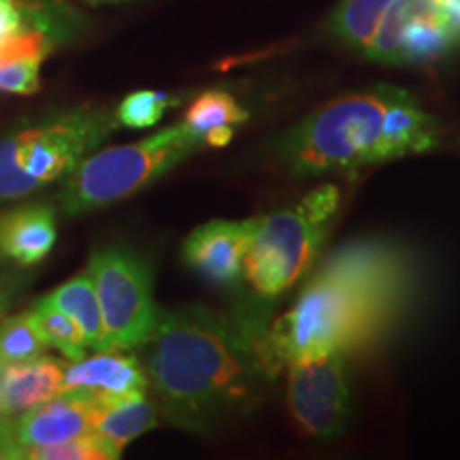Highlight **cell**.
<instances>
[{"instance_id": "1", "label": "cell", "mask_w": 460, "mask_h": 460, "mask_svg": "<svg viewBox=\"0 0 460 460\" xmlns=\"http://www.w3.org/2000/svg\"><path fill=\"white\" fill-rule=\"evenodd\" d=\"M420 275L411 252L356 239L322 261L296 303L258 335L269 376L315 354L376 348L411 312Z\"/></svg>"}, {"instance_id": "2", "label": "cell", "mask_w": 460, "mask_h": 460, "mask_svg": "<svg viewBox=\"0 0 460 460\" xmlns=\"http://www.w3.org/2000/svg\"><path fill=\"white\" fill-rule=\"evenodd\" d=\"M261 326L205 305L160 309L146 349L158 410L172 427L209 435L262 401L271 379L258 349Z\"/></svg>"}, {"instance_id": "3", "label": "cell", "mask_w": 460, "mask_h": 460, "mask_svg": "<svg viewBox=\"0 0 460 460\" xmlns=\"http://www.w3.org/2000/svg\"><path fill=\"white\" fill-rule=\"evenodd\" d=\"M393 85L339 96L279 135L273 163L295 180L388 163L386 109Z\"/></svg>"}, {"instance_id": "4", "label": "cell", "mask_w": 460, "mask_h": 460, "mask_svg": "<svg viewBox=\"0 0 460 460\" xmlns=\"http://www.w3.org/2000/svg\"><path fill=\"white\" fill-rule=\"evenodd\" d=\"M203 146L197 132L181 122L143 141L92 152L60 180L58 209L65 216H82L128 199Z\"/></svg>"}, {"instance_id": "5", "label": "cell", "mask_w": 460, "mask_h": 460, "mask_svg": "<svg viewBox=\"0 0 460 460\" xmlns=\"http://www.w3.org/2000/svg\"><path fill=\"white\" fill-rule=\"evenodd\" d=\"M339 188L322 183L295 205L258 217L243 271L258 296L271 301L286 295L312 269L339 211Z\"/></svg>"}, {"instance_id": "6", "label": "cell", "mask_w": 460, "mask_h": 460, "mask_svg": "<svg viewBox=\"0 0 460 460\" xmlns=\"http://www.w3.org/2000/svg\"><path fill=\"white\" fill-rule=\"evenodd\" d=\"M118 128L105 107L82 105L15 124L0 135V156L15 164L34 192L65 180Z\"/></svg>"}, {"instance_id": "7", "label": "cell", "mask_w": 460, "mask_h": 460, "mask_svg": "<svg viewBox=\"0 0 460 460\" xmlns=\"http://www.w3.org/2000/svg\"><path fill=\"white\" fill-rule=\"evenodd\" d=\"M88 271L99 296L109 349H141L160 315L149 264L124 245L92 252Z\"/></svg>"}, {"instance_id": "8", "label": "cell", "mask_w": 460, "mask_h": 460, "mask_svg": "<svg viewBox=\"0 0 460 460\" xmlns=\"http://www.w3.org/2000/svg\"><path fill=\"white\" fill-rule=\"evenodd\" d=\"M288 407L305 433L335 439L349 418V384L345 354L326 352L288 367Z\"/></svg>"}, {"instance_id": "9", "label": "cell", "mask_w": 460, "mask_h": 460, "mask_svg": "<svg viewBox=\"0 0 460 460\" xmlns=\"http://www.w3.org/2000/svg\"><path fill=\"white\" fill-rule=\"evenodd\" d=\"M258 217L211 220L200 224L181 245L183 262L216 286H234L243 278L245 258L254 239Z\"/></svg>"}, {"instance_id": "10", "label": "cell", "mask_w": 460, "mask_h": 460, "mask_svg": "<svg viewBox=\"0 0 460 460\" xmlns=\"http://www.w3.org/2000/svg\"><path fill=\"white\" fill-rule=\"evenodd\" d=\"M105 401V396L90 390H62L60 394L13 418L17 439L24 450H31V447L54 446L73 437L94 433L96 416Z\"/></svg>"}, {"instance_id": "11", "label": "cell", "mask_w": 460, "mask_h": 460, "mask_svg": "<svg viewBox=\"0 0 460 460\" xmlns=\"http://www.w3.org/2000/svg\"><path fill=\"white\" fill-rule=\"evenodd\" d=\"M149 377L137 356L124 349H102L65 367V390L82 388L105 399L146 393Z\"/></svg>"}, {"instance_id": "12", "label": "cell", "mask_w": 460, "mask_h": 460, "mask_svg": "<svg viewBox=\"0 0 460 460\" xmlns=\"http://www.w3.org/2000/svg\"><path fill=\"white\" fill-rule=\"evenodd\" d=\"M56 237V207L49 203H28L0 214V247L9 262L24 269L43 262Z\"/></svg>"}, {"instance_id": "13", "label": "cell", "mask_w": 460, "mask_h": 460, "mask_svg": "<svg viewBox=\"0 0 460 460\" xmlns=\"http://www.w3.org/2000/svg\"><path fill=\"white\" fill-rule=\"evenodd\" d=\"M65 360L37 356L0 367V413L15 418L65 390Z\"/></svg>"}, {"instance_id": "14", "label": "cell", "mask_w": 460, "mask_h": 460, "mask_svg": "<svg viewBox=\"0 0 460 460\" xmlns=\"http://www.w3.org/2000/svg\"><path fill=\"white\" fill-rule=\"evenodd\" d=\"M51 51V34L43 24L26 22L0 41V92L34 94L41 85V65Z\"/></svg>"}, {"instance_id": "15", "label": "cell", "mask_w": 460, "mask_h": 460, "mask_svg": "<svg viewBox=\"0 0 460 460\" xmlns=\"http://www.w3.org/2000/svg\"><path fill=\"white\" fill-rule=\"evenodd\" d=\"M158 405L146 393L107 399L96 416L94 433L107 439L118 452H124L137 437L158 427Z\"/></svg>"}, {"instance_id": "16", "label": "cell", "mask_w": 460, "mask_h": 460, "mask_svg": "<svg viewBox=\"0 0 460 460\" xmlns=\"http://www.w3.org/2000/svg\"><path fill=\"white\" fill-rule=\"evenodd\" d=\"M43 298L77 322L88 348L94 349V352L109 349L99 296H96L94 281H92L88 269L65 281V284L54 288V290H51L49 295H45Z\"/></svg>"}, {"instance_id": "17", "label": "cell", "mask_w": 460, "mask_h": 460, "mask_svg": "<svg viewBox=\"0 0 460 460\" xmlns=\"http://www.w3.org/2000/svg\"><path fill=\"white\" fill-rule=\"evenodd\" d=\"M26 314L32 329L43 339V343L48 348L58 349L66 360H82L88 352V343H85V337L77 322L45 301L43 296L37 303H32V307Z\"/></svg>"}, {"instance_id": "18", "label": "cell", "mask_w": 460, "mask_h": 460, "mask_svg": "<svg viewBox=\"0 0 460 460\" xmlns=\"http://www.w3.org/2000/svg\"><path fill=\"white\" fill-rule=\"evenodd\" d=\"M439 13L435 0H393L386 13H384L379 28L373 37L369 48L365 49L367 58L377 62H390L399 65L401 39L407 24L420 15Z\"/></svg>"}, {"instance_id": "19", "label": "cell", "mask_w": 460, "mask_h": 460, "mask_svg": "<svg viewBox=\"0 0 460 460\" xmlns=\"http://www.w3.org/2000/svg\"><path fill=\"white\" fill-rule=\"evenodd\" d=\"M390 4L393 0H343L331 17V32L352 48L365 51Z\"/></svg>"}, {"instance_id": "20", "label": "cell", "mask_w": 460, "mask_h": 460, "mask_svg": "<svg viewBox=\"0 0 460 460\" xmlns=\"http://www.w3.org/2000/svg\"><path fill=\"white\" fill-rule=\"evenodd\" d=\"M456 39L447 31L439 13L420 15L407 24L401 39L399 65L401 62H429L441 58L452 49Z\"/></svg>"}, {"instance_id": "21", "label": "cell", "mask_w": 460, "mask_h": 460, "mask_svg": "<svg viewBox=\"0 0 460 460\" xmlns=\"http://www.w3.org/2000/svg\"><path fill=\"white\" fill-rule=\"evenodd\" d=\"M247 119V111L239 105L228 92L224 90H209L197 96L192 105L188 107L183 115V124L190 130H194L203 139L211 128L217 126H237Z\"/></svg>"}, {"instance_id": "22", "label": "cell", "mask_w": 460, "mask_h": 460, "mask_svg": "<svg viewBox=\"0 0 460 460\" xmlns=\"http://www.w3.org/2000/svg\"><path fill=\"white\" fill-rule=\"evenodd\" d=\"M48 345L32 329L28 314L4 315L0 320V365H13V362L32 360L43 356Z\"/></svg>"}, {"instance_id": "23", "label": "cell", "mask_w": 460, "mask_h": 460, "mask_svg": "<svg viewBox=\"0 0 460 460\" xmlns=\"http://www.w3.org/2000/svg\"><path fill=\"white\" fill-rule=\"evenodd\" d=\"M180 105V99L158 90H139L132 92L115 109V122L124 128H152L171 107Z\"/></svg>"}, {"instance_id": "24", "label": "cell", "mask_w": 460, "mask_h": 460, "mask_svg": "<svg viewBox=\"0 0 460 460\" xmlns=\"http://www.w3.org/2000/svg\"><path fill=\"white\" fill-rule=\"evenodd\" d=\"M119 456L122 452L115 450L107 439L96 433L26 450V458L31 460H118Z\"/></svg>"}, {"instance_id": "25", "label": "cell", "mask_w": 460, "mask_h": 460, "mask_svg": "<svg viewBox=\"0 0 460 460\" xmlns=\"http://www.w3.org/2000/svg\"><path fill=\"white\" fill-rule=\"evenodd\" d=\"M32 278L22 271H0V320L11 314L13 305L20 301Z\"/></svg>"}, {"instance_id": "26", "label": "cell", "mask_w": 460, "mask_h": 460, "mask_svg": "<svg viewBox=\"0 0 460 460\" xmlns=\"http://www.w3.org/2000/svg\"><path fill=\"white\" fill-rule=\"evenodd\" d=\"M0 460H26V450L15 435L13 418L0 413Z\"/></svg>"}, {"instance_id": "27", "label": "cell", "mask_w": 460, "mask_h": 460, "mask_svg": "<svg viewBox=\"0 0 460 460\" xmlns=\"http://www.w3.org/2000/svg\"><path fill=\"white\" fill-rule=\"evenodd\" d=\"M26 22V11L20 4V0H0V41L20 31Z\"/></svg>"}, {"instance_id": "28", "label": "cell", "mask_w": 460, "mask_h": 460, "mask_svg": "<svg viewBox=\"0 0 460 460\" xmlns=\"http://www.w3.org/2000/svg\"><path fill=\"white\" fill-rule=\"evenodd\" d=\"M437 7H439V15L447 26V31L452 32V37L460 41V0H435Z\"/></svg>"}, {"instance_id": "29", "label": "cell", "mask_w": 460, "mask_h": 460, "mask_svg": "<svg viewBox=\"0 0 460 460\" xmlns=\"http://www.w3.org/2000/svg\"><path fill=\"white\" fill-rule=\"evenodd\" d=\"M230 139H233V126H217V128H211L203 137L205 146L209 147H224L228 146Z\"/></svg>"}, {"instance_id": "30", "label": "cell", "mask_w": 460, "mask_h": 460, "mask_svg": "<svg viewBox=\"0 0 460 460\" xmlns=\"http://www.w3.org/2000/svg\"><path fill=\"white\" fill-rule=\"evenodd\" d=\"M88 4H102V3H124V0H84Z\"/></svg>"}, {"instance_id": "31", "label": "cell", "mask_w": 460, "mask_h": 460, "mask_svg": "<svg viewBox=\"0 0 460 460\" xmlns=\"http://www.w3.org/2000/svg\"><path fill=\"white\" fill-rule=\"evenodd\" d=\"M7 262H9L7 256H4L3 247H0V271H4V264H7Z\"/></svg>"}, {"instance_id": "32", "label": "cell", "mask_w": 460, "mask_h": 460, "mask_svg": "<svg viewBox=\"0 0 460 460\" xmlns=\"http://www.w3.org/2000/svg\"><path fill=\"white\" fill-rule=\"evenodd\" d=\"M0 367H3V365H0Z\"/></svg>"}]
</instances>
